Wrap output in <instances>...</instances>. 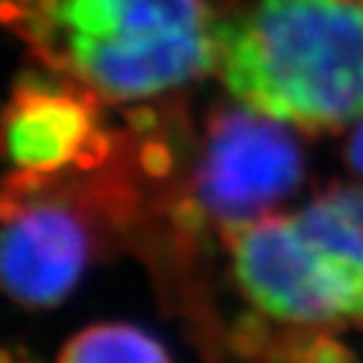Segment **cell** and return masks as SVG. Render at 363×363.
Wrapping results in <instances>:
<instances>
[{"label": "cell", "instance_id": "1", "mask_svg": "<svg viewBox=\"0 0 363 363\" xmlns=\"http://www.w3.org/2000/svg\"><path fill=\"white\" fill-rule=\"evenodd\" d=\"M215 71L243 106L304 133L363 118V0H255L220 19Z\"/></svg>", "mask_w": 363, "mask_h": 363}, {"label": "cell", "instance_id": "2", "mask_svg": "<svg viewBox=\"0 0 363 363\" xmlns=\"http://www.w3.org/2000/svg\"><path fill=\"white\" fill-rule=\"evenodd\" d=\"M48 67L97 97H151L215 69L213 0H5Z\"/></svg>", "mask_w": 363, "mask_h": 363}, {"label": "cell", "instance_id": "3", "mask_svg": "<svg viewBox=\"0 0 363 363\" xmlns=\"http://www.w3.org/2000/svg\"><path fill=\"white\" fill-rule=\"evenodd\" d=\"M234 274L264 314L304 328H363V186L330 184L295 215L229 231Z\"/></svg>", "mask_w": 363, "mask_h": 363}, {"label": "cell", "instance_id": "4", "mask_svg": "<svg viewBox=\"0 0 363 363\" xmlns=\"http://www.w3.org/2000/svg\"><path fill=\"white\" fill-rule=\"evenodd\" d=\"M286 123L248 106L213 116L199 170L196 199L227 231L269 215L302 182V151Z\"/></svg>", "mask_w": 363, "mask_h": 363}, {"label": "cell", "instance_id": "5", "mask_svg": "<svg viewBox=\"0 0 363 363\" xmlns=\"http://www.w3.org/2000/svg\"><path fill=\"white\" fill-rule=\"evenodd\" d=\"M92 252L85 217L67 201L38 196L33 177L21 172L3 201V288L28 309L60 304L81 279Z\"/></svg>", "mask_w": 363, "mask_h": 363}, {"label": "cell", "instance_id": "6", "mask_svg": "<svg viewBox=\"0 0 363 363\" xmlns=\"http://www.w3.org/2000/svg\"><path fill=\"white\" fill-rule=\"evenodd\" d=\"M94 92L78 97L38 76L14 85L5 111V151L21 172L52 175L67 165H94L104 154V137L97 133Z\"/></svg>", "mask_w": 363, "mask_h": 363}, {"label": "cell", "instance_id": "7", "mask_svg": "<svg viewBox=\"0 0 363 363\" xmlns=\"http://www.w3.org/2000/svg\"><path fill=\"white\" fill-rule=\"evenodd\" d=\"M64 363H99V361H168L170 354L154 337L128 323H99L81 330L64 345L57 357Z\"/></svg>", "mask_w": 363, "mask_h": 363}, {"label": "cell", "instance_id": "8", "mask_svg": "<svg viewBox=\"0 0 363 363\" xmlns=\"http://www.w3.org/2000/svg\"><path fill=\"white\" fill-rule=\"evenodd\" d=\"M347 161L357 172L363 175V123L357 128V133L352 135L350 144H347Z\"/></svg>", "mask_w": 363, "mask_h": 363}]
</instances>
